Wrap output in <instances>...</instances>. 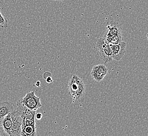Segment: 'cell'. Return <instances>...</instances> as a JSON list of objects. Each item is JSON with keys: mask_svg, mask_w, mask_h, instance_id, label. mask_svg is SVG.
<instances>
[{"mask_svg": "<svg viewBox=\"0 0 148 136\" xmlns=\"http://www.w3.org/2000/svg\"><path fill=\"white\" fill-rule=\"evenodd\" d=\"M68 88L73 104L77 105L84 102L85 98V84L80 77L73 74L69 80Z\"/></svg>", "mask_w": 148, "mask_h": 136, "instance_id": "obj_1", "label": "cell"}, {"mask_svg": "<svg viewBox=\"0 0 148 136\" xmlns=\"http://www.w3.org/2000/svg\"><path fill=\"white\" fill-rule=\"evenodd\" d=\"M96 48L100 58L104 63H110L113 60L111 47L106 39L100 38L97 40Z\"/></svg>", "mask_w": 148, "mask_h": 136, "instance_id": "obj_2", "label": "cell"}, {"mask_svg": "<svg viewBox=\"0 0 148 136\" xmlns=\"http://www.w3.org/2000/svg\"><path fill=\"white\" fill-rule=\"evenodd\" d=\"M20 100L24 105L33 111H36L42 106L40 98L35 95L34 91L27 93L25 96Z\"/></svg>", "mask_w": 148, "mask_h": 136, "instance_id": "obj_3", "label": "cell"}, {"mask_svg": "<svg viewBox=\"0 0 148 136\" xmlns=\"http://www.w3.org/2000/svg\"><path fill=\"white\" fill-rule=\"evenodd\" d=\"M12 127L10 136H21L23 119L16 110L11 114Z\"/></svg>", "mask_w": 148, "mask_h": 136, "instance_id": "obj_4", "label": "cell"}, {"mask_svg": "<svg viewBox=\"0 0 148 136\" xmlns=\"http://www.w3.org/2000/svg\"><path fill=\"white\" fill-rule=\"evenodd\" d=\"M16 110L20 114L23 120H35L36 111H33L28 108L23 104L20 99L16 103Z\"/></svg>", "mask_w": 148, "mask_h": 136, "instance_id": "obj_5", "label": "cell"}, {"mask_svg": "<svg viewBox=\"0 0 148 136\" xmlns=\"http://www.w3.org/2000/svg\"><path fill=\"white\" fill-rule=\"evenodd\" d=\"M108 72V68L103 64L95 65L91 70V77L96 82H100L104 79Z\"/></svg>", "mask_w": 148, "mask_h": 136, "instance_id": "obj_6", "label": "cell"}, {"mask_svg": "<svg viewBox=\"0 0 148 136\" xmlns=\"http://www.w3.org/2000/svg\"><path fill=\"white\" fill-rule=\"evenodd\" d=\"M36 135L35 120H23L22 126V136H34Z\"/></svg>", "mask_w": 148, "mask_h": 136, "instance_id": "obj_7", "label": "cell"}, {"mask_svg": "<svg viewBox=\"0 0 148 136\" xmlns=\"http://www.w3.org/2000/svg\"><path fill=\"white\" fill-rule=\"evenodd\" d=\"M111 47L112 58L116 61H119L122 59L125 52L126 43L123 41L121 43L117 45L110 44Z\"/></svg>", "mask_w": 148, "mask_h": 136, "instance_id": "obj_8", "label": "cell"}, {"mask_svg": "<svg viewBox=\"0 0 148 136\" xmlns=\"http://www.w3.org/2000/svg\"><path fill=\"white\" fill-rule=\"evenodd\" d=\"M16 110L15 105L11 102H5L0 103V121L5 117L9 114L12 113Z\"/></svg>", "mask_w": 148, "mask_h": 136, "instance_id": "obj_9", "label": "cell"}, {"mask_svg": "<svg viewBox=\"0 0 148 136\" xmlns=\"http://www.w3.org/2000/svg\"><path fill=\"white\" fill-rule=\"evenodd\" d=\"M107 37H111L116 35H122V27L119 23L115 22H111L110 24L107 26Z\"/></svg>", "mask_w": 148, "mask_h": 136, "instance_id": "obj_10", "label": "cell"}, {"mask_svg": "<svg viewBox=\"0 0 148 136\" xmlns=\"http://www.w3.org/2000/svg\"><path fill=\"white\" fill-rule=\"evenodd\" d=\"M11 114H9V115H8L2 120V126L9 136H10L11 133L12 122Z\"/></svg>", "mask_w": 148, "mask_h": 136, "instance_id": "obj_11", "label": "cell"}, {"mask_svg": "<svg viewBox=\"0 0 148 136\" xmlns=\"http://www.w3.org/2000/svg\"><path fill=\"white\" fill-rule=\"evenodd\" d=\"M106 41L110 44L112 45H117L123 41L122 35H116L111 37H107L106 36Z\"/></svg>", "mask_w": 148, "mask_h": 136, "instance_id": "obj_12", "label": "cell"}, {"mask_svg": "<svg viewBox=\"0 0 148 136\" xmlns=\"http://www.w3.org/2000/svg\"><path fill=\"white\" fill-rule=\"evenodd\" d=\"M8 26V20L0 13V27L6 28Z\"/></svg>", "mask_w": 148, "mask_h": 136, "instance_id": "obj_13", "label": "cell"}, {"mask_svg": "<svg viewBox=\"0 0 148 136\" xmlns=\"http://www.w3.org/2000/svg\"><path fill=\"white\" fill-rule=\"evenodd\" d=\"M9 136L4 130L2 126H0V136Z\"/></svg>", "mask_w": 148, "mask_h": 136, "instance_id": "obj_14", "label": "cell"}, {"mask_svg": "<svg viewBox=\"0 0 148 136\" xmlns=\"http://www.w3.org/2000/svg\"><path fill=\"white\" fill-rule=\"evenodd\" d=\"M42 117H43V115L41 113H37L35 115V118L38 119V120L42 119Z\"/></svg>", "mask_w": 148, "mask_h": 136, "instance_id": "obj_15", "label": "cell"}, {"mask_svg": "<svg viewBox=\"0 0 148 136\" xmlns=\"http://www.w3.org/2000/svg\"><path fill=\"white\" fill-rule=\"evenodd\" d=\"M46 82L47 83H51L53 82V79H52V78H51V76H49V77H47L46 78Z\"/></svg>", "mask_w": 148, "mask_h": 136, "instance_id": "obj_16", "label": "cell"}, {"mask_svg": "<svg viewBox=\"0 0 148 136\" xmlns=\"http://www.w3.org/2000/svg\"><path fill=\"white\" fill-rule=\"evenodd\" d=\"M35 85H36V86H38V87H39L40 85V81H37V82H36V84H35Z\"/></svg>", "mask_w": 148, "mask_h": 136, "instance_id": "obj_17", "label": "cell"}, {"mask_svg": "<svg viewBox=\"0 0 148 136\" xmlns=\"http://www.w3.org/2000/svg\"><path fill=\"white\" fill-rule=\"evenodd\" d=\"M54 1H64V0H54Z\"/></svg>", "mask_w": 148, "mask_h": 136, "instance_id": "obj_18", "label": "cell"}, {"mask_svg": "<svg viewBox=\"0 0 148 136\" xmlns=\"http://www.w3.org/2000/svg\"><path fill=\"white\" fill-rule=\"evenodd\" d=\"M147 39H148V34H147Z\"/></svg>", "mask_w": 148, "mask_h": 136, "instance_id": "obj_19", "label": "cell"}, {"mask_svg": "<svg viewBox=\"0 0 148 136\" xmlns=\"http://www.w3.org/2000/svg\"><path fill=\"white\" fill-rule=\"evenodd\" d=\"M0 13H1V10H0Z\"/></svg>", "mask_w": 148, "mask_h": 136, "instance_id": "obj_20", "label": "cell"}]
</instances>
